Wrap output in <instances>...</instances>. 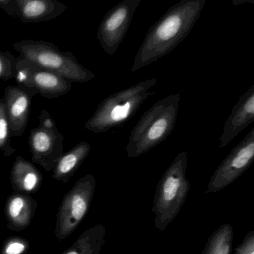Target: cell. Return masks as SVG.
Returning <instances> with one entry per match:
<instances>
[{
	"instance_id": "6da1fadb",
	"label": "cell",
	"mask_w": 254,
	"mask_h": 254,
	"mask_svg": "<svg viewBox=\"0 0 254 254\" xmlns=\"http://www.w3.org/2000/svg\"><path fill=\"white\" fill-rule=\"evenodd\" d=\"M206 0H182L169 8L147 33L134 59L131 72H136L169 54L197 22Z\"/></svg>"
},
{
	"instance_id": "7a4b0ae2",
	"label": "cell",
	"mask_w": 254,
	"mask_h": 254,
	"mask_svg": "<svg viewBox=\"0 0 254 254\" xmlns=\"http://www.w3.org/2000/svg\"><path fill=\"white\" fill-rule=\"evenodd\" d=\"M181 94L157 101L144 113L132 130L126 146L129 158H136L155 148L171 134L177 121Z\"/></svg>"
},
{
	"instance_id": "3957f363",
	"label": "cell",
	"mask_w": 254,
	"mask_h": 254,
	"mask_svg": "<svg viewBox=\"0 0 254 254\" xmlns=\"http://www.w3.org/2000/svg\"><path fill=\"white\" fill-rule=\"evenodd\" d=\"M157 82V78H151L108 96L99 104L84 127L94 133H102L123 126L154 94L151 89Z\"/></svg>"
},
{
	"instance_id": "277c9868",
	"label": "cell",
	"mask_w": 254,
	"mask_h": 254,
	"mask_svg": "<svg viewBox=\"0 0 254 254\" xmlns=\"http://www.w3.org/2000/svg\"><path fill=\"white\" fill-rule=\"evenodd\" d=\"M188 155L180 153L160 178L156 189L152 212L154 226L165 231L179 213L188 196L190 181L186 176Z\"/></svg>"
},
{
	"instance_id": "5b68a950",
	"label": "cell",
	"mask_w": 254,
	"mask_h": 254,
	"mask_svg": "<svg viewBox=\"0 0 254 254\" xmlns=\"http://www.w3.org/2000/svg\"><path fill=\"white\" fill-rule=\"evenodd\" d=\"M13 47L29 62L56 72L72 83H87L96 77L72 53L62 51L53 43L26 39L17 41Z\"/></svg>"
},
{
	"instance_id": "8992f818",
	"label": "cell",
	"mask_w": 254,
	"mask_h": 254,
	"mask_svg": "<svg viewBox=\"0 0 254 254\" xmlns=\"http://www.w3.org/2000/svg\"><path fill=\"white\" fill-rule=\"evenodd\" d=\"M96 187V181L87 174L75 182L65 194L56 215L55 235L59 241L69 237L88 213Z\"/></svg>"
},
{
	"instance_id": "52a82bcc",
	"label": "cell",
	"mask_w": 254,
	"mask_h": 254,
	"mask_svg": "<svg viewBox=\"0 0 254 254\" xmlns=\"http://www.w3.org/2000/svg\"><path fill=\"white\" fill-rule=\"evenodd\" d=\"M16 60V81L19 87L32 96L39 93L47 99H56L72 90V81L62 75L41 67L22 56Z\"/></svg>"
},
{
	"instance_id": "ba28073f",
	"label": "cell",
	"mask_w": 254,
	"mask_h": 254,
	"mask_svg": "<svg viewBox=\"0 0 254 254\" xmlns=\"http://www.w3.org/2000/svg\"><path fill=\"white\" fill-rule=\"evenodd\" d=\"M39 125L32 129L29 137L32 160L47 172L53 170L64 153V136L47 110L40 114Z\"/></svg>"
},
{
	"instance_id": "9c48e42d",
	"label": "cell",
	"mask_w": 254,
	"mask_h": 254,
	"mask_svg": "<svg viewBox=\"0 0 254 254\" xmlns=\"http://www.w3.org/2000/svg\"><path fill=\"white\" fill-rule=\"evenodd\" d=\"M254 160V128L233 148L212 174L206 194L218 192L239 178Z\"/></svg>"
},
{
	"instance_id": "30bf717a",
	"label": "cell",
	"mask_w": 254,
	"mask_h": 254,
	"mask_svg": "<svg viewBox=\"0 0 254 254\" xmlns=\"http://www.w3.org/2000/svg\"><path fill=\"white\" fill-rule=\"evenodd\" d=\"M141 0H124L104 17L97 39L108 55H113L123 41Z\"/></svg>"
},
{
	"instance_id": "8fae6325",
	"label": "cell",
	"mask_w": 254,
	"mask_h": 254,
	"mask_svg": "<svg viewBox=\"0 0 254 254\" xmlns=\"http://www.w3.org/2000/svg\"><path fill=\"white\" fill-rule=\"evenodd\" d=\"M254 120V85L239 98L223 126L222 134L219 139V148L228 145L244 129Z\"/></svg>"
},
{
	"instance_id": "7c38bea8",
	"label": "cell",
	"mask_w": 254,
	"mask_h": 254,
	"mask_svg": "<svg viewBox=\"0 0 254 254\" xmlns=\"http://www.w3.org/2000/svg\"><path fill=\"white\" fill-rule=\"evenodd\" d=\"M32 95L18 86H9L5 90L4 102L9 120L11 134L18 138L26 130L32 105Z\"/></svg>"
},
{
	"instance_id": "4fadbf2b",
	"label": "cell",
	"mask_w": 254,
	"mask_h": 254,
	"mask_svg": "<svg viewBox=\"0 0 254 254\" xmlns=\"http://www.w3.org/2000/svg\"><path fill=\"white\" fill-rule=\"evenodd\" d=\"M38 208V202L31 194L14 193L8 197L5 206L7 227L19 232L30 226Z\"/></svg>"
},
{
	"instance_id": "5bb4252c",
	"label": "cell",
	"mask_w": 254,
	"mask_h": 254,
	"mask_svg": "<svg viewBox=\"0 0 254 254\" xmlns=\"http://www.w3.org/2000/svg\"><path fill=\"white\" fill-rule=\"evenodd\" d=\"M17 17L23 23H37L57 18L67 10L56 0H16Z\"/></svg>"
},
{
	"instance_id": "9a60e30c",
	"label": "cell",
	"mask_w": 254,
	"mask_h": 254,
	"mask_svg": "<svg viewBox=\"0 0 254 254\" xmlns=\"http://www.w3.org/2000/svg\"><path fill=\"white\" fill-rule=\"evenodd\" d=\"M43 177L31 162L17 156L11 171V182L14 193L30 194L39 190Z\"/></svg>"
},
{
	"instance_id": "2e32d148",
	"label": "cell",
	"mask_w": 254,
	"mask_h": 254,
	"mask_svg": "<svg viewBox=\"0 0 254 254\" xmlns=\"http://www.w3.org/2000/svg\"><path fill=\"white\" fill-rule=\"evenodd\" d=\"M91 146L87 142H81L59 159L53 169V178L64 184L69 180L78 170L80 166L88 157Z\"/></svg>"
},
{
	"instance_id": "e0dca14e",
	"label": "cell",
	"mask_w": 254,
	"mask_h": 254,
	"mask_svg": "<svg viewBox=\"0 0 254 254\" xmlns=\"http://www.w3.org/2000/svg\"><path fill=\"white\" fill-rule=\"evenodd\" d=\"M106 228L98 224L80 235L72 246L60 254H100L105 243Z\"/></svg>"
},
{
	"instance_id": "ac0fdd59",
	"label": "cell",
	"mask_w": 254,
	"mask_h": 254,
	"mask_svg": "<svg viewBox=\"0 0 254 254\" xmlns=\"http://www.w3.org/2000/svg\"><path fill=\"white\" fill-rule=\"evenodd\" d=\"M233 239V227L222 224L209 236L202 254H230Z\"/></svg>"
},
{
	"instance_id": "d6986e66",
	"label": "cell",
	"mask_w": 254,
	"mask_h": 254,
	"mask_svg": "<svg viewBox=\"0 0 254 254\" xmlns=\"http://www.w3.org/2000/svg\"><path fill=\"white\" fill-rule=\"evenodd\" d=\"M11 127L7 115L6 108L3 98L0 99V151L3 152L5 157H10L15 152L11 145Z\"/></svg>"
},
{
	"instance_id": "ffe728a7",
	"label": "cell",
	"mask_w": 254,
	"mask_h": 254,
	"mask_svg": "<svg viewBox=\"0 0 254 254\" xmlns=\"http://www.w3.org/2000/svg\"><path fill=\"white\" fill-rule=\"evenodd\" d=\"M17 60L9 51L0 50V80L8 81L15 78Z\"/></svg>"
},
{
	"instance_id": "44dd1931",
	"label": "cell",
	"mask_w": 254,
	"mask_h": 254,
	"mask_svg": "<svg viewBox=\"0 0 254 254\" xmlns=\"http://www.w3.org/2000/svg\"><path fill=\"white\" fill-rule=\"evenodd\" d=\"M29 248L30 244L27 239L20 236H11L4 242L0 254H26Z\"/></svg>"
},
{
	"instance_id": "7402d4cb",
	"label": "cell",
	"mask_w": 254,
	"mask_h": 254,
	"mask_svg": "<svg viewBox=\"0 0 254 254\" xmlns=\"http://www.w3.org/2000/svg\"><path fill=\"white\" fill-rule=\"evenodd\" d=\"M233 254H254V231L247 233L242 243L235 249Z\"/></svg>"
},
{
	"instance_id": "603a6c76",
	"label": "cell",
	"mask_w": 254,
	"mask_h": 254,
	"mask_svg": "<svg viewBox=\"0 0 254 254\" xmlns=\"http://www.w3.org/2000/svg\"><path fill=\"white\" fill-rule=\"evenodd\" d=\"M0 8L8 15L17 17V5L16 0H0Z\"/></svg>"
}]
</instances>
